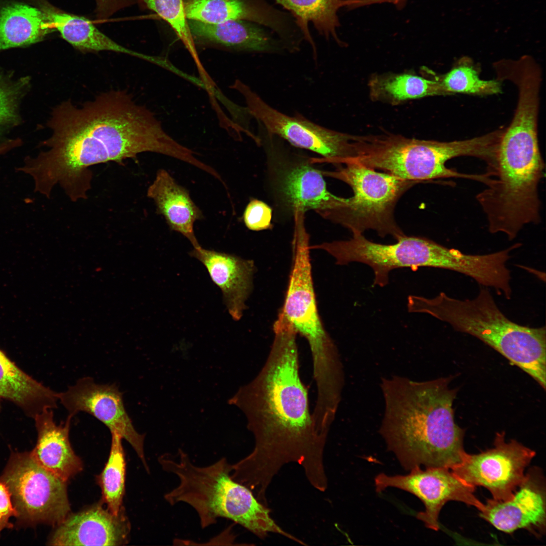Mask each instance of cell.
<instances>
[{"label": "cell", "instance_id": "1", "mask_svg": "<svg viewBox=\"0 0 546 546\" xmlns=\"http://www.w3.org/2000/svg\"><path fill=\"white\" fill-rule=\"evenodd\" d=\"M48 149L26 158L17 170L30 176L34 191L49 198L59 185L73 202L87 198L91 166L121 164L143 152L163 154L185 162L193 151L170 136L149 109L124 90L102 93L81 107L67 101L53 110Z\"/></svg>", "mask_w": 546, "mask_h": 546}, {"label": "cell", "instance_id": "2", "mask_svg": "<svg viewBox=\"0 0 546 546\" xmlns=\"http://www.w3.org/2000/svg\"><path fill=\"white\" fill-rule=\"evenodd\" d=\"M273 331L263 367L229 400L245 414L255 442L250 453L232 465L231 476L260 499L274 476L291 462L302 467L315 488L324 491L328 486L323 460L327 437L317 430L310 412L299 373L297 333L283 315Z\"/></svg>", "mask_w": 546, "mask_h": 546}, {"label": "cell", "instance_id": "3", "mask_svg": "<svg viewBox=\"0 0 546 546\" xmlns=\"http://www.w3.org/2000/svg\"><path fill=\"white\" fill-rule=\"evenodd\" d=\"M450 381L398 376L382 381L385 407L380 432L405 470L421 466L450 470L461 463L465 430L454 421L457 389L450 387Z\"/></svg>", "mask_w": 546, "mask_h": 546}, {"label": "cell", "instance_id": "4", "mask_svg": "<svg viewBox=\"0 0 546 546\" xmlns=\"http://www.w3.org/2000/svg\"><path fill=\"white\" fill-rule=\"evenodd\" d=\"M162 469L178 477V485L164 495L171 505L180 502L197 512L202 528L215 524L219 518L240 524L260 538L269 533L300 539L286 532L273 520L270 510L249 488L231 477L232 465L225 458L206 467H198L179 448L175 454L165 453L158 458Z\"/></svg>", "mask_w": 546, "mask_h": 546}, {"label": "cell", "instance_id": "5", "mask_svg": "<svg viewBox=\"0 0 546 546\" xmlns=\"http://www.w3.org/2000/svg\"><path fill=\"white\" fill-rule=\"evenodd\" d=\"M407 306L410 312L429 314L456 331L478 338L534 379L545 372V327H529L512 321L488 288L482 287L472 299L460 300L444 292L433 298L410 295Z\"/></svg>", "mask_w": 546, "mask_h": 546}, {"label": "cell", "instance_id": "6", "mask_svg": "<svg viewBox=\"0 0 546 546\" xmlns=\"http://www.w3.org/2000/svg\"><path fill=\"white\" fill-rule=\"evenodd\" d=\"M353 156L348 162L380 169L398 178L418 182L437 178H461L485 184L486 173L459 172L446 166L448 160L461 156L479 158L489 163L493 158L495 142L489 133L469 139L451 142L419 140L400 134L354 135Z\"/></svg>", "mask_w": 546, "mask_h": 546}, {"label": "cell", "instance_id": "7", "mask_svg": "<svg viewBox=\"0 0 546 546\" xmlns=\"http://www.w3.org/2000/svg\"><path fill=\"white\" fill-rule=\"evenodd\" d=\"M293 262L281 312L297 334L307 341L311 353L317 391L329 392L344 375L337 349L320 318L313 288L309 256V236L304 218L294 219Z\"/></svg>", "mask_w": 546, "mask_h": 546}, {"label": "cell", "instance_id": "8", "mask_svg": "<svg viewBox=\"0 0 546 546\" xmlns=\"http://www.w3.org/2000/svg\"><path fill=\"white\" fill-rule=\"evenodd\" d=\"M345 165L336 170L322 172L346 183L353 196L317 213L348 229L352 235L372 230L380 237L390 235L396 240L404 236L395 219V207L402 195L419 182L379 172L356 163Z\"/></svg>", "mask_w": 546, "mask_h": 546}, {"label": "cell", "instance_id": "9", "mask_svg": "<svg viewBox=\"0 0 546 546\" xmlns=\"http://www.w3.org/2000/svg\"><path fill=\"white\" fill-rule=\"evenodd\" d=\"M393 244H382L368 240L362 234L352 235L348 240L335 241L316 245V249L327 252L336 263L352 262L369 265L374 271L373 285L384 287L389 282V274L396 268L420 267L444 269L448 249L426 238L405 235Z\"/></svg>", "mask_w": 546, "mask_h": 546}, {"label": "cell", "instance_id": "10", "mask_svg": "<svg viewBox=\"0 0 546 546\" xmlns=\"http://www.w3.org/2000/svg\"><path fill=\"white\" fill-rule=\"evenodd\" d=\"M0 479L20 521L57 525L70 514L67 482L40 465L30 452L13 453Z\"/></svg>", "mask_w": 546, "mask_h": 546}, {"label": "cell", "instance_id": "11", "mask_svg": "<svg viewBox=\"0 0 546 546\" xmlns=\"http://www.w3.org/2000/svg\"><path fill=\"white\" fill-rule=\"evenodd\" d=\"M232 87L244 97L249 115L268 132L295 147L321 155L323 158L317 162L343 164L352 157L354 135L321 126L299 114L287 115L269 106L240 80H236Z\"/></svg>", "mask_w": 546, "mask_h": 546}, {"label": "cell", "instance_id": "12", "mask_svg": "<svg viewBox=\"0 0 546 546\" xmlns=\"http://www.w3.org/2000/svg\"><path fill=\"white\" fill-rule=\"evenodd\" d=\"M492 448L477 454H465L460 464L450 469L466 484L481 486L497 500L510 499L523 481L525 470L535 452L515 440L505 441L497 432Z\"/></svg>", "mask_w": 546, "mask_h": 546}, {"label": "cell", "instance_id": "13", "mask_svg": "<svg viewBox=\"0 0 546 546\" xmlns=\"http://www.w3.org/2000/svg\"><path fill=\"white\" fill-rule=\"evenodd\" d=\"M376 490L380 492L396 487L417 496L423 503L424 511L417 515L428 528L439 529L438 516L443 506L450 500L463 502L480 512L484 504L474 495L475 488L463 482L447 468L417 467L405 475L389 476L384 473L375 478Z\"/></svg>", "mask_w": 546, "mask_h": 546}, {"label": "cell", "instance_id": "14", "mask_svg": "<svg viewBox=\"0 0 546 546\" xmlns=\"http://www.w3.org/2000/svg\"><path fill=\"white\" fill-rule=\"evenodd\" d=\"M58 398L68 416L73 418L80 412L87 413L107 426L111 433L127 441L149 472L144 450L145 434L136 431L125 408L122 393L116 384H98L85 377L58 393Z\"/></svg>", "mask_w": 546, "mask_h": 546}, {"label": "cell", "instance_id": "15", "mask_svg": "<svg viewBox=\"0 0 546 546\" xmlns=\"http://www.w3.org/2000/svg\"><path fill=\"white\" fill-rule=\"evenodd\" d=\"M479 515L504 532L524 529L542 536L545 531V486L541 470L530 469L510 499H488Z\"/></svg>", "mask_w": 546, "mask_h": 546}, {"label": "cell", "instance_id": "16", "mask_svg": "<svg viewBox=\"0 0 546 546\" xmlns=\"http://www.w3.org/2000/svg\"><path fill=\"white\" fill-rule=\"evenodd\" d=\"M190 20L215 24L230 21H248L268 27L286 46L295 44L300 33L294 19L265 0H185Z\"/></svg>", "mask_w": 546, "mask_h": 546}, {"label": "cell", "instance_id": "17", "mask_svg": "<svg viewBox=\"0 0 546 546\" xmlns=\"http://www.w3.org/2000/svg\"><path fill=\"white\" fill-rule=\"evenodd\" d=\"M129 522L123 510L118 515L97 505L69 514L51 535V545H122L128 541Z\"/></svg>", "mask_w": 546, "mask_h": 546}, {"label": "cell", "instance_id": "18", "mask_svg": "<svg viewBox=\"0 0 546 546\" xmlns=\"http://www.w3.org/2000/svg\"><path fill=\"white\" fill-rule=\"evenodd\" d=\"M190 255L203 264L212 281L221 289L224 301L233 320H240L252 288L255 271L253 261L205 249L201 246L194 248Z\"/></svg>", "mask_w": 546, "mask_h": 546}, {"label": "cell", "instance_id": "19", "mask_svg": "<svg viewBox=\"0 0 546 546\" xmlns=\"http://www.w3.org/2000/svg\"><path fill=\"white\" fill-rule=\"evenodd\" d=\"M72 417L56 424L52 410H47L34 418L37 431L36 445L30 453L46 470L67 482L81 471L82 461L74 452L70 440L69 430Z\"/></svg>", "mask_w": 546, "mask_h": 546}, {"label": "cell", "instance_id": "20", "mask_svg": "<svg viewBox=\"0 0 546 546\" xmlns=\"http://www.w3.org/2000/svg\"><path fill=\"white\" fill-rule=\"evenodd\" d=\"M194 43L227 50L254 53H279L286 47L259 26L245 21L235 20L210 24L188 21Z\"/></svg>", "mask_w": 546, "mask_h": 546}, {"label": "cell", "instance_id": "21", "mask_svg": "<svg viewBox=\"0 0 546 546\" xmlns=\"http://www.w3.org/2000/svg\"><path fill=\"white\" fill-rule=\"evenodd\" d=\"M147 195L153 200L157 213L163 216L171 231L185 237L194 248L200 246L194 226L203 215L187 190L179 185L167 170L160 169L149 186Z\"/></svg>", "mask_w": 546, "mask_h": 546}, {"label": "cell", "instance_id": "22", "mask_svg": "<svg viewBox=\"0 0 546 546\" xmlns=\"http://www.w3.org/2000/svg\"><path fill=\"white\" fill-rule=\"evenodd\" d=\"M13 402L29 417L57 406L58 393L44 386L20 369L0 349V404Z\"/></svg>", "mask_w": 546, "mask_h": 546}, {"label": "cell", "instance_id": "23", "mask_svg": "<svg viewBox=\"0 0 546 546\" xmlns=\"http://www.w3.org/2000/svg\"><path fill=\"white\" fill-rule=\"evenodd\" d=\"M280 191L294 211L317 213L340 205L346 198L337 197L327 188L323 174L307 164L291 168L282 177Z\"/></svg>", "mask_w": 546, "mask_h": 546}, {"label": "cell", "instance_id": "24", "mask_svg": "<svg viewBox=\"0 0 546 546\" xmlns=\"http://www.w3.org/2000/svg\"><path fill=\"white\" fill-rule=\"evenodd\" d=\"M41 10L53 28L75 49L83 53L112 51L150 60L151 57L128 49L100 31L88 19L47 5Z\"/></svg>", "mask_w": 546, "mask_h": 546}, {"label": "cell", "instance_id": "25", "mask_svg": "<svg viewBox=\"0 0 546 546\" xmlns=\"http://www.w3.org/2000/svg\"><path fill=\"white\" fill-rule=\"evenodd\" d=\"M424 77L413 73H384L372 75L368 81L372 101L397 105L412 100L446 95L438 79L432 73Z\"/></svg>", "mask_w": 546, "mask_h": 546}, {"label": "cell", "instance_id": "26", "mask_svg": "<svg viewBox=\"0 0 546 546\" xmlns=\"http://www.w3.org/2000/svg\"><path fill=\"white\" fill-rule=\"evenodd\" d=\"M54 29L44 13L15 3L0 10V51L36 43Z\"/></svg>", "mask_w": 546, "mask_h": 546}, {"label": "cell", "instance_id": "27", "mask_svg": "<svg viewBox=\"0 0 546 546\" xmlns=\"http://www.w3.org/2000/svg\"><path fill=\"white\" fill-rule=\"evenodd\" d=\"M291 12L303 37L311 46L316 55V48L308 29V23L312 22L320 34L327 39L332 37L339 44L342 42L338 38L337 28L340 26L338 12L346 7L355 9L356 0H275Z\"/></svg>", "mask_w": 546, "mask_h": 546}, {"label": "cell", "instance_id": "28", "mask_svg": "<svg viewBox=\"0 0 546 546\" xmlns=\"http://www.w3.org/2000/svg\"><path fill=\"white\" fill-rule=\"evenodd\" d=\"M110 454L105 466L98 476V483L102 490V501L112 514L118 515L124 509L123 498L125 492L126 463L121 437L111 433Z\"/></svg>", "mask_w": 546, "mask_h": 546}, {"label": "cell", "instance_id": "29", "mask_svg": "<svg viewBox=\"0 0 546 546\" xmlns=\"http://www.w3.org/2000/svg\"><path fill=\"white\" fill-rule=\"evenodd\" d=\"M438 79L446 95L458 93L488 96L502 92L500 81L481 79L477 68L466 57L459 60L448 72L438 76Z\"/></svg>", "mask_w": 546, "mask_h": 546}, {"label": "cell", "instance_id": "30", "mask_svg": "<svg viewBox=\"0 0 546 546\" xmlns=\"http://www.w3.org/2000/svg\"><path fill=\"white\" fill-rule=\"evenodd\" d=\"M143 7L155 12L174 31L190 53L195 56L196 47L186 16L184 0H137Z\"/></svg>", "mask_w": 546, "mask_h": 546}, {"label": "cell", "instance_id": "31", "mask_svg": "<svg viewBox=\"0 0 546 546\" xmlns=\"http://www.w3.org/2000/svg\"><path fill=\"white\" fill-rule=\"evenodd\" d=\"M28 83L25 78H13L0 71V129L18 121V107Z\"/></svg>", "mask_w": 546, "mask_h": 546}, {"label": "cell", "instance_id": "32", "mask_svg": "<svg viewBox=\"0 0 546 546\" xmlns=\"http://www.w3.org/2000/svg\"><path fill=\"white\" fill-rule=\"evenodd\" d=\"M272 210L264 202L253 199L247 204L243 213V221L250 230L258 231L271 228Z\"/></svg>", "mask_w": 546, "mask_h": 546}, {"label": "cell", "instance_id": "33", "mask_svg": "<svg viewBox=\"0 0 546 546\" xmlns=\"http://www.w3.org/2000/svg\"><path fill=\"white\" fill-rule=\"evenodd\" d=\"M17 512L14 508L9 490L0 479V533L5 528L13 526L10 522L11 517H16Z\"/></svg>", "mask_w": 546, "mask_h": 546}, {"label": "cell", "instance_id": "34", "mask_svg": "<svg viewBox=\"0 0 546 546\" xmlns=\"http://www.w3.org/2000/svg\"><path fill=\"white\" fill-rule=\"evenodd\" d=\"M96 12L99 19H105L111 16L120 10L127 7L136 0H95Z\"/></svg>", "mask_w": 546, "mask_h": 546}, {"label": "cell", "instance_id": "35", "mask_svg": "<svg viewBox=\"0 0 546 546\" xmlns=\"http://www.w3.org/2000/svg\"><path fill=\"white\" fill-rule=\"evenodd\" d=\"M357 2V4L355 6V8L361 7L362 6H366L370 5L372 4H379L382 3H392L395 5L397 8H402L405 4L407 0H356Z\"/></svg>", "mask_w": 546, "mask_h": 546}, {"label": "cell", "instance_id": "36", "mask_svg": "<svg viewBox=\"0 0 546 546\" xmlns=\"http://www.w3.org/2000/svg\"><path fill=\"white\" fill-rule=\"evenodd\" d=\"M500 130H502V133H503V129H500ZM502 134H501V136H502ZM500 138H501V137H500ZM497 155H498V153H497ZM496 166H497V163H496V167H495V168L494 169H493V170H488V169H487V172H494V171H495V170H496Z\"/></svg>", "mask_w": 546, "mask_h": 546}, {"label": "cell", "instance_id": "37", "mask_svg": "<svg viewBox=\"0 0 546 546\" xmlns=\"http://www.w3.org/2000/svg\"><path fill=\"white\" fill-rule=\"evenodd\" d=\"M4 150L2 146H0V155H3L4 154Z\"/></svg>", "mask_w": 546, "mask_h": 546}, {"label": "cell", "instance_id": "38", "mask_svg": "<svg viewBox=\"0 0 546 546\" xmlns=\"http://www.w3.org/2000/svg\"><path fill=\"white\" fill-rule=\"evenodd\" d=\"M503 130H504V129H503ZM496 167H497V166H496ZM495 171H496V170H495ZM495 171L494 172H487V171H486V172H489V173H492V174H493V173H494L495 172Z\"/></svg>", "mask_w": 546, "mask_h": 546}]
</instances>
